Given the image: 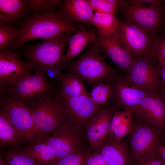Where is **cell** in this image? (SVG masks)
Segmentation results:
<instances>
[{"label":"cell","instance_id":"obj_28","mask_svg":"<svg viewBox=\"0 0 165 165\" xmlns=\"http://www.w3.org/2000/svg\"><path fill=\"white\" fill-rule=\"evenodd\" d=\"M19 34V28L0 24V50L8 48H11Z\"/></svg>","mask_w":165,"mask_h":165},{"label":"cell","instance_id":"obj_38","mask_svg":"<svg viewBox=\"0 0 165 165\" xmlns=\"http://www.w3.org/2000/svg\"><path fill=\"white\" fill-rule=\"evenodd\" d=\"M158 152L161 157L165 161V145H161L159 148Z\"/></svg>","mask_w":165,"mask_h":165},{"label":"cell","instance_id":"obj_35","mask_svg":"<svg viewBox=\"0 0 165 165\" xmlns=\"http://www.w3.org/2000/svg\"><path fill=\"white\" fill-rule=\"evenodd\" d=\"M135 163V165H165V161L157 150L147 155Z\"/></svg>","mask_w":165,"mask_h":165},{"label":"cell","instance_id":"obj_34","mask_svg":"<svg viewBox=\"0 0 165 165\" xmlns=\"http://www.w3.org/2000/svg\"><path fill=\"white\" fill-rule=\"evenodd\" d=\"M85 159L86 165H108L103 156L96 149L86 148Z\"/></svg>","mask_w":165,"mask_h":165},{"label":"cell","instance_id":"obj_30","mask_svg":"<svg viewBox=\"0 0 165 165\" xmlns=\"http://www.w3.org/2000/svg\"><path fill=\"white\" fill-rule=\"evenodd\" d=\"M133 115V112L131 113L117 126L105 139L110 141H120L130 133L132 127Z\"/></svg>","mask_w":165,"mask_h":165},{"label":"cell","instance_id":"obj_14","mask_svg":"<svg viewBox=\"0 0 165 165\" xmlns=\"http://www.w3.org/2000/svg\"><path fill=\"white\" fill-rule=\"evenodd\" d=\"M35 70L31 64L22 60L11 49L0 50V89L15 82Z\"/></svg>","mask_w":165,"mask_h":165},{"label":"cell","instance_id":"obj_12","mask_svg":"<svg viewBox=\"0 0 165 165\" xmlns=\"http://www.w3.org/2000/svg\"><path fill=\"white\" fill-rule=\"evenodd\" d=\"M44 139L53 150L56 161L85 148L82 146V132L66 122L52 136Z\"/></svg>","mask_w":165,"mask_h":165},{"label":"cell","instance_id":"obj_6","mask_svg":"<svg viewBox=\"0 0 165 165\" xmlns=\"http://www.w3.org/2000/svg\"><path fill=\"white\" fill-rule=\"evenodd\" d=\"M0 111L16 130L24 148L33 144L39 136L31 114L20 101L1 95Z\"/></svg>","mask_w":165,"mask_h":165},{"label":"cell","instance_id":"obj_7","mask_svg":"<svg viewBox=\"0 0 165 165\" xmlns=\"http://www.w3.org/2000/svg\"><path fill=\"white\" fill-rule=\"evenodd\" d=\"M118 31L120 44L133 59L153 58L156 37L126 20H119Z\"/></svg>","mask_w":165,"mask_h":165},{"label":"cell","instance_id":"obj_24","mask_svg":"<svg viewBox=\"0 0 165 165\" xmlns=\"http://www.w3.org/2000/svg\"><path fill=\"white\" fill-rule=\"evenodd\" d=\"M91 24L97 29L98 34L108 37L114 35L117 31L119 20L115 15L112 14L95 13L92 19Z\"/></svg>","mask_w":165,"mask_h":165},{"label":"cell","instance_id":"obj_22","mask_svg":"<svg viewBox=\"0 0 165 165\" xmlns=\"http://www.w3.org/2000/svg\"><path fill=\"white\" fill-rule=\"evenodd\" d=\"M20 151L43 165H52L56 161L53 150L44 139L40 136L33 144Z\"/></svg>","mask_w":165,"mask_h":165},{"label":"cell","instance_id":"obj_15","mask_svg":"<svg viewBox=\"0 0 165 165\" xmlns=\"http://www.w3.org/2000/svg\"><path fill=\"white\" fill-rule=\"evenodd\" d=\"M160 6H144L130 4L124 9L126 20L135 24L153 35L164 25Z\"/></svg>","mask_w":165,"mask_h":165},{"label":"cell","instance_id":"obj_36","mask_svg":"<svg viewBox=\"0 0 165 165\" xmlns=\"http://www.w3.org/2000/svg\"><path fill=\"white\" fill-rule=\"evenodd\" d=\"M163 1L160 0H130L129 2L131 4L159 6L161 5Z\"/></svg>","mask_w":165,"mask_h":165},{"label":"cell","instance_id":"obj_21","mask_svg":"<svg viewBox=\"0 0 165 165\" xmlns=\"http://www.w3.org/2000/svg\"><path fill=\"white\" fill-rule=\"evenodd\" d=\"M96 39V33L86 31L82 25L81 29L72 36L69 40L68 48L63 57V64L78 56L89 43L95 41Z\"/></svg>","mask_w":165,"mask_h":165},{"label":"cell","instance_id":"obj_23","mask_svg":"<svg viewBox=\"0 0 165 165\" xmlns=\"http://www.w3.org/2000/svg\"><path fill=\"white\" fill-rule=\"evenodd\" d=\"M0 149L20 150L23 148L18 134L4 114L0 111Z\"/></svg>","mask_w":165,"mask_h":165},{"label":"cell","instance_id":"obj_1","mask_svg":"<svg viewBox=\"0 0 165 165\" xmlns=\"http://www.w3.org/2000/svg\"><path fill=\"white\" fill-rule=\"evenodd\" d=\"M19 35L11 48L13 51L37 39H48L64 31L78 32L81 26L70 23L56 12L33 13L19 24Z\"/></svg>","mask_w":165,"mask_h":165},{"label":"cell","instance_id":"obj_31","mask_svg":"<svg viewBox=\"0 0 165 165\" xmlns=\"http://www.w3.org/2000/svg\"><path fill=\"white\" fill-rule=\"evenodd\" d=\"M86 148L67 156L55 162L52 165H86L85 153Z\"/></svg>","mask_w":165,"mask_h":165},{"label":"cell","instance_id":"obj_17","mask_svg":"<svg viewBox=\"0 0 165 165\" xmlns=\"http://www.w3.org/2000/svg\"><path fill=\"white\" fill-rule=\"evenodd\" d=\"M115 110L111 103L102 106L87 125L86 135L89 148L96 149L106 139Z\"/></svg>","mask_w":165,"mask_h":165},{"label":"cell","instance_id":"obj_13","mask_svg":"<svg viewBox=\"0 0 165 165\" xmlns=\"http://www.w3.org/2000/svg\"><path fill=\"white\" fill-rule=\"evenodd\" d=\"M145 124L162 132L165 128V105L159 92H149L133 112Z\"/></svg>","mask_w":165,"mask_h":165},{"label":"cell","instance_id":"obj_43","mask_svg":"<svg viewBox=\"0 0 165 165\" xmlns=\"http://www.w3.org/2000/svg\"><path fill=\"white\" fill-rule=\"evenodd\" d=\"M162 136L163 142L165 141V128L162 132Z\"/></svg>","mask_w":165,"mask_h":165},{"label":"cell","instance_id":"obj_16","mask_svg":"<svg viewBox=\"0 0 165 165\" xmlns=\"http://www.w3.org/2000/svg\"><path fill=\"white\" fill-rule=\"evenodd\" d=\"M95 45L101 50L117 66L121 72H126L133 64L134 59L120 44L118 30L113 35L108 37L96 33Z\"/></svg>","mask_w":165,"mask_h":165},{"label":"cell","instance_id":"obj_42","mask_svg":"<svg viewBox=\"0 0 165 165\" xmlns=\"http://www.w3.org/2000/svg\"><path fill=\"white\" fill-rule=\"evenodd\" d=\"M0 165H8L2 155L1 154L0 156Z\"/></svg>","mask_w":165,"mask_h":165},{"label":"cell","instance_id":"obj_18","mask_svg":"<svg viewBox=\"0 0 165 165\" xmlns=\"http://www.w3.org/2000/svg\"><path fill=\"white\" fill-rule=\"evenodd\" d=\"M58 8L56 13L68 22L91 24L94 13L87 0L62 1Z\"/></svg>","mask_w":165,"mask_h":165},{"label":"cell","instance_id":"obj_27","mask_svg":"<svg viewBox=\"0 0 165 165\" xmlns=\"http://www.w3.org/2000/svg\"><path fill=\"white\" fill-rule=\"evenodd\" d=\"M2 154L8 165H43L20 150L5 149Z\"/></svg>","mask_w":165,"mask_h":165},{"label":"cell","instance_id":"obj_41","mask_svg":"<svg viewBox=\"0 0 165 165\" xmlns=\"http://www.w3.org/2000/svg\"><path fill=\"white\" fill-rule=\"evenodd\" d=\"M159 92L165 105V87L162 86L159 90Z\"/></svg>","mask_w":165,"mask_h":165},{"label":"cell","instance_id":"obj_9","mask_svg":"<svg viewBox=\"0 0 165 165\" xmlns=\"http://www.w3.org/2000/svg\"><path fill=\"white\" fill-rule=\"evenodd\" d=\"M66 122L82 131L102 106L94 104L86 95L68 97L57 94Z\"/></svg>","mask_w":165,"mask_h":165},{"label":"cell","instance_id":"obj_32","mask_svg":"<svg viewBox=\"0 0 165 165\" xmlns=\"http://www.w3.org/2000/svg\"><path fill=\"white\" fill-rule=\"evenodd\" d=\"M153 58L159 67L165 66V31L160 37H156Z\"/></svg>","mask_w":165,"mask_h":165},{"label":"cell","instance_id":"obj_5","mask_svg":"<svg viewBox=\"0 0 165 165\" xmlns=\"http://www.w3.org/2000/svg\"><path fill=\"white\" fill-rule=\"evenodd\" d=\"M34 75L28 74L15 82L0 89L1 95L13 98L26 106L55 90L44 74L35 70Z\"/></svg>","mask_w":165,"mask_h":165},{"label":"cell","instance_id":"obj_26","mask_svg":"<svg viewBox=\"0 0 165 165\" xmlns=\"http://www.w3.org/2000/svg\"><path fill=\"white\" fill-rule=\"evenodd\" d=\"M112 92L110 85L107 83L102 82L94 86L87 96L96 105L103 106L110 104Z\"/></svg>","mask_w":165,"mask_h":165},{"label":"cell","instance_id":"obj_20","mask_svg":"<svg viewBox=\"0 0 165 165\" xmlns=\"http://www.w3.org/2000/svg\"><path fill=\"white\" fill-rule=\"evenodd\" d=\"M29 1L0 0V24L10 25L21 18L29 9Z\"/></svg>","mask_w":165,"mask_h":165},{"label":"cell","instance_id":"obj_10","mask_svg":"<svg viewBox=\"0 0 165 165\" xmlns=\"http://www.w3.org/2000/svg\"><path fill=\"white\" fill-rule=\"evenodd\" d=\"M108 84L112 92L111 104L115 108L133 113L149 92L132 84L125 72H119Z\"/></svg>","mask_w":165,"mask_h":165},{"label":"cell","instance_id":"obj_3","mask_svg":"<svg viewBox=\"0 0 165 165\" xmlns=\"http://www.w3.org/2000/svg\"><path fill=\"white\" fill-rule=\"evenodd\" d=\"M76 32L64 31L27 48L25 55L35 70L43 73L48 70L63 66L62 60L64 50L70 38Z\"/></svg>","mask_w":165,"mask_h":165},{"label":"cell","instance_id":"obj_33","mask_svg":"<svg viewBox=\"0 0 165 165\" xmlns=\"http://www.w3.org/2000/svg\"><path fill=\"white\" fill-rule=\"evenodd\" d=\"M95 13H106L115 15L117 8L107 0H87Z\"/></svg>","mask_w":165,"mask_h":165},{"label":"cell","instance_id":"obj_4","mask_svg":"<svg viewBox=\"0 0 165 165\" xmlns=\"http://www.w3.org/2000/svg\"><path fill=\"white\" fill-rule=\"evenodd\" d=\"M55 92L40 97L26 106L39 136L43 139L52 136L66 122L64 112Z\"/></svg>","mask_w":165,"mask_h":165},{"label":"cell","instance_id":"obj_25","mask_svg":"<svg viewBox=\"0 0 165 165\" xmlns=\"http://www.w3.org/2000/svg\"><path fill=\"white\" fill-rule=\"evenodd\" d=\"M61 86L60 94L65 96L87 95L82 81L76 75L67 72L62 73L59 80Z\"/></svg>","mask_w":165,"mask_h":165},{"label":"cell","instance_id":"obj_2","mask_svg":"<svg viewBox=\"0 0 165 165\" xmlns=\"http://www.w3.org/2000/svg\"><path fill=\"white\" fill-rule=\"evenodd\" d=\"M102 51L91 42L82 56L65 63L64 68L93 86L102 82L109 83L119 71L104 60Z\"/></svg>","mask_w":165,"mask_h":165},{"label":"cell","instance_id":"obj_40","mask_svg":"<svg viewBox=\"0 0 165 165\" xmlns=\"http://www.w3.org/2000/svg\"><path fill=\"white\" fill-rule=\"evenodd\" d=\"M163 24H165V0H163L160 6Z\"/></svg>","mask_w":165,"mask_h":165},{"label":"cell","instance_id":"obj_11","mask_svg":"<svg viewBox=\"0 0 165 165\" xmlns=\"http://www.w3.org/2000/svg\"><path fill=\"white\" fill-rule=\"evenodd\" d=\"M134 59L133 64L125 72L128 80L146 91L158 92L163 84L158 66L153 58Z\"/></svg>","mask_w":165,"mask_h":165},{"label":"cell","instance_id":"obj_8","mask_svg":"<svg viewBox=\"0 0 165 165\" xmlns=\"http://www.w3.org/2000/svg\"><path fill=\"white\" fill-rule=\"evenodd\" d=\"M163 143L162 132L145 124L133 115L130 141V162L135 163L157 151Z\"/></svg>","mask_w":165,"mask_h":165},{"label":"cell","instance_id":"obj_19","mask_svg":"<svg viewBox=\"0 0 165 165\" xmlns=\"http://www.w3.org/2000/svg\"><path fill=\"white\" fill-rule=\"evenodd\" d=\"M103 156L108 165H130L129 149L122 140L110 141L105 139L95 149Z\"/></svg>","mask_w":165,"mask_h":165},{"label":"cell","instance_id":"obj_44","mask_svg":"<svg viewBox=\"0 0 165 165\" xmlns=\"http://www.w3.org/2000/svg\"><path fill=\"white\" fill-rule=\"evenodd\" d=\"M163 86L165 87V81L162 82Z\"/></svg>","mask_w":165,"mask_h":165},{"label":"cell","instance_id":"obj_29","mask_svg":"<svg viewBox=\"0 0 165 165\" xmlns=\"http://www.w3.org/2000/svg\"><path fill=\"white\" fill-rule=\"evenodd\" d=\"M62 0H31L29 3V9L33 13H44L54 12L59 7Z\"/></svg>","mask_w":165,"mask_h":165},{"label":"cell","instance_id":"obj_39","mask_svg":"<svg viewBox=\"0 0 165 165\" xmlns=\"http://www.w3.org/2000/svg\"><path fill=\"white\" fill-rule=\"evenodd\" d=\"M160 76L162 83L165 81V66L162 67H159Z\"/></svg>","mask_w":165,"mask_h":165},{"label":"cell","instance_id":"obj_37","mask_svg":"<svg viewBox=\"0 0 165 165\" xmlns=\"http://www.w3.org/2000/svg\"><path fill=\"white\" fill-rule=\"evenodd\" d=\"M107 1L115 6L117 9H125L129 5L126 1L123 0H107Z\"/></svg>","mask_w":165,"mask_h":165}]
</instances>
